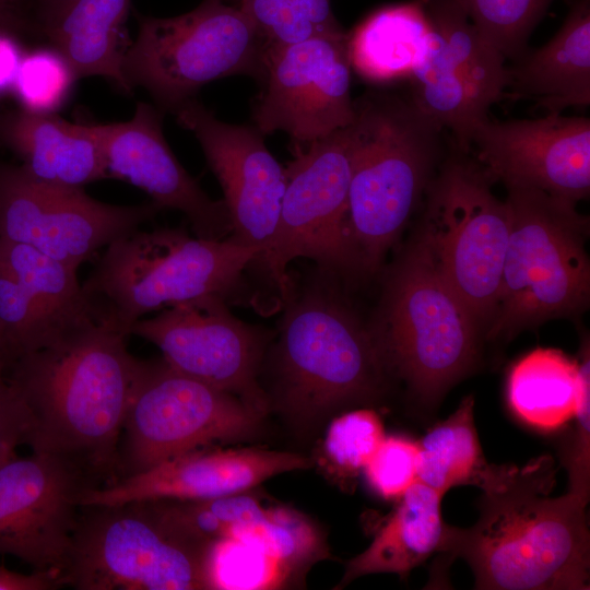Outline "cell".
<instances>
[{
    "mask_svg": "<svg viewBox=\"0 0 590 590\" xmlns=\"http://www.w3.org/2000/svg\"><path fill=\"white\" fill-rule=\"evenodd\" d=\"M126 339L92 320L14 361L8 379L21 442L76 463L95 481L118 480V444L143 366Z\"/></svg>",
    "mask_w": 590,
    "mask_h": 590,
    "instance_id": "cell-1",
    "label": "cell"
},
{
    "mask_svg": "<svg viewBox=\"0 0 590 590\" xmlns=\"http://www.w3.org/2000/svg\"><path fill=\"white\" fill-rule=\"evenodd\" d=\"M555 473L550 456L521 469L504 464L483 491L479 520L464 529L448 526L439 553L463 558L475 589H589V497L568 491L550 498Z\"/></svg>",
    "mask_w": 590,
    "mask_h": 590,
    "instance_id": "cell-2",
    "label": "cell"
},
{
    "mask_svg": "<svg viewBox=\"0 0 590 590\" xmlns=\"http://www.w3.org/2000/svg\"><path fill=\"white\" fill-rule=\"evenodd\" d=\"M354 108L346 233L354 270L374 272L426 193L446 131L398 94L368 91Z\"/></svg>",
    "mask_w": 590,
    "mask_h": 590,
    "instance_id": "cell-3",
    "label": "cell"
},
{
    "mask_svg": "<svg viewBox=\"0 0 590 590\" xmlns=\"http://www.w3.org/2000/svg\"><path fill=\"white\" fill-rule=\"evenodd\" d=\"M273 405L299 433L377 399L389 375L370 331L328 283L291 298L273 350Z\"/></svg>",
    "mask_w": 590,
    "mask_h": 590,
    "instance_id": "cell-4",
    "label": "cell"
},
{
    "mask_svg": "<svg viewBox=\"0 0 590 590\" xmlns=\"http://www.w3.org/2000/svg\"><path fill=\"white\" fill-rule=\"evenodd\" d=\"M82 285L97 320L125 335L150 312L204 295L226 297L257 263V249L191 237L178 228L135 229L105 247Z\"/></svg>",
    "mask_w": 590,
    "mask_h": 590,
    "instance_id": "cell-5",
    "label": "cell"
},
{
    "mask_svg": "<svg viewBox=\"0 0 590 590\" xmlns=\"http://www.w3.org/2000/svg\"><path fill=\"white\" fill-rule=\"evenodd\" d=\"M510 233L486 339H510L543 321L582 312L590 296L588 219L576 202L508 188Z\"/></svg>",
    "mask_w": 590,
    "mask_h": 590,
    "instance_id": "cell-6",
    "label": "cell"
},
{
    "mask_svg": "<svg viewBox=\"0 0 590 590\" xmlns=\"http://www.w3.org/2000/svg\"><path fill=\"white\" fill-rule=\"evenodd\" d=\"M480 327L415 241L388 276L370 331L389 375L429 412L473 366Z\"/></svg>",
    "mask_w": 590,
    "mask_h": 590,
    "instance_id": "cell-7",
    "label": "cell"
},
{
    "mask_svg": "<svg viewBox=\"0 0 590 590\" xmlns=\"http://www.w3.org/2000/svg\"><path fill=\"white\" fill-rule=\"evenodd\" d=\"M266 43L238 5L203 0L172 17L142 16L122 73L162 111L175 113L205 84L229 75H264Z\"/></svg>",
    "mask_w": 590,
    "mask_h": 590,
    "instance_id": "cell-8",
    "label": "cell"
},
{
    "mask_svg": "<svg viewBox=\"0 0 590 590\" xmlns=\"http://www.w3.org/2000/svg\"><path fill=\"white\" fill-rule=\"evenodd\" d=\"M450 144V154L427 188L416 243L481 326L487 323L497 298L510 209L492 192L491 179L469 152Z\"/></svg>",
    "mask_w": 590,
    "mask_h": 590,
    "instance_id": "cell-9",
    "label": "cell"
},
{
    "mask_svg": "<svg viewBox=\"0 0 590 590\" xmlns=\"http://www.w3.org/2000/svg\"><path fill=\"white\" fill-rule=\"evenodd\" d=\"M209 546L177 531L148 502L85 506L63 578L79 590L210 589Z\"/></svg>",
    "mask_w": 590,
    "mask_h": 590,
    "instance_id": "cell-10",
    "label": "cell"
},
{
    "mask_svg": "<svg viewBox=\"0 0 590 590\" xmlns=\"http://www.w3.org/2000/svg\"><path fill=\"white\" fill-rule=\"evenodd\" d=\"M263 417L238 397L175 370L163 358L143 361L122 430L121 476L212 442L252 439Z\"/></svg>",
    "mask_w": 590,
    "mask_h": 590,
    "instance_id": "cell-11",
    "label": "cell"
},
{
    "mask_svg": "<svg viewBox=\"0 0 590 590\" xmlns=\"http://www.w3.org/2000/svg\"><path fill=\"white\" fill-rule=\"evenodd\" d=\"M294 153L285 168L278 233L264 272L282 299L291 292L287 266L294 259H311L329 272L354 270L346 233L350 126L295 146Z\"/></svg>",
    "mask_w": 590,
    "mask_h": 590,
    "instance_id": "cell-12",
    "label": "cell"
},
{
    "mask_svg": "<svg viewBox=\"0 0 590 590\" xmlns=\"http://www.w3.org/2000/svg\"><path fill=\"white\" fill-rule=\"evenodd\" d=\"M130 334L155 344L175 370L238 397L263 415L270 410L258 380L270 332L235 317L225 297L210 294L169 306L138 320Z\"/></svg>",
    "mask_w": 590,
    "mask_h": 590,
    "instance_id": "cell-13",
    "label": "cell"
},
{
    "mask_svg": "<svg viewBox=\"0 0 590 590\" xmlns=\"http://www.w3.org/2000/svg\"><path fill=\"white\" fill-rule=\"evenodd\" d=\"M161 209L117 205L83 188L45 182L21 165L0 163V238L31 246L74 269Z\"/></svg>",
    "mask_w": 590,
    "mask_h": 590,
    "instance_id": "cell-14",
    "label": "cell"
},
{
    "mask_svg": "<svg viewBox=\"0 0 590 590\" xmlns=\"http://www.w3.org/2000/svg\"><path fill=\"white\" fill-rule=\"evenodd\" d=\"M263 61V87L252 110L263 135L283 131L294 148L304 146L353 122L347 33L266 46Z\"/></svg>",
    "mask_w": 590,
    "mask_h": 590,
    "instance_id": "cell-15",
    "label": "cell"
},
{
    "mask_svg": "<svg viewBox=\"0 0 590 590\" xmlns=\"http://www.w3.org/2000/svg\"><path fill=\"white\" fill-rule=\"evenodd\" d=\"M178 125L198 140L217 178L232 222L227 237L258 250L266 272L273 251L285 190V168L255 127L224 122L192 98L174 113Z\"/></svg>",
    "mask_w": 590,
    "mask_h": 590,
    "instance_id": "cell-16",
    "label": "cell"
},
{
    "mask_svg": "<svg viewBox=\"0 0 590 590\" xmlns=\"http://www.w3.org/2000/svg\"><path fill=\"white\" fill-rule=\"evenodd\" d=\"M96 484L76 463L48 453L0 463V554L63 575L81 499Z\"/></svg>",
    "mask_w": 590,
    "mask_h": 590,
    "instance_id": "cell-17",
    "label": "cell"
},
{
    "mask_svg": "<svg viewBox=\"0 0 590 590\" xmlns=\"http://www.w3.org/2000/svg\"><path fill=\"white\" fill-rule=\"evenodd\" d=\"M491 181L578 202L590 191V120L546 114L477 123L469 139Z\"/></svg>",
    "mask_w": 590,
    "mask_h": 590,
    "instance_id": "cell-18",
    "label": "cell"
},
{
    "mask_svg": "<svg viewBox=\"0 0 590 590\" xmlns=\"http://www.w3.org/2000/svg\"><path fill=\"white\" fill-rule=\"evenodd\" d=\"M163 113L139 102L126 121L92 123L108 179L141 189L161 210L181 212L197 237H228L232 222L224 201L209 197L177 160L163 132Z\"/></svg>",
    "mask_w": 590,
    "mask_h": 590,
    "instance_id": "cell-19",
    "label": "cell"
},
{
    "mask_svg": "<svg viewBox=\"0 0 590 590\" xmlns=\"http://www.w3.org/2000/svg\"><path fill=\"white\" fill-rule=\"evenodd\" d=\"M311 461L286 451L262 449L193 450L144 471L88 488L85 506H110L158 499H208L248 492L285 472L308 469Z\"/></svg>",
    "mask_w": 590,
    "mask_h": 590,
    "instance_id": "cell-20",
    "label": "cell"
},
{
    "mask_svg": "<svg viewBox=\"0 0 590 590\" xmlns=\"http://www.w3.org/2000/svg\"><path fill=\"white\" fill-rule=\"evenodd\" d=\"M506 97L533 101L546 114L590 104V0H576L544 46L512 61Z\"/></svg>",
    "mask_w": 590,
    "mask_h": 590,
    "instance_id": "cell-21",
    "label": "cell"
},
{
    "mask_svg": "<svg viewBox=\"0 0 590 590\" xmlns=\"http://www.w3.org/2000/svg\"><path fill=\"white\" fill-rule=\"evenodd\" d=\"M129 8L130 0H40L39 31L79 79L99 76L130 95L122 73Z\"/></svg>",
    "mask_w": 590,
    "mask_h": 590,
    "instance_id": "cell-22",
    "label": "cell"
},
{
    "mask_svg": "<svg viewBox=\"0 0 590 590\" xmlns=\"http://www.w3.org/2000/svg\"><path fill=\"white\" fill-rule=\"evenodd\" d=\"M0 141L42 181L83 188L108 179L92 123L19 109L0 116Z\"/></svg>",
    "mask_w": 590,
    "mask_h": 590,
    "instance_id": "cell-23",
    "label": "cell"
},
{
    "mask_svg": "<svg viewBox=\"0 0 590 590\" xmlns=\"http://www.w3.org/2000/svg\"><path fill=\"white\" fill-rule=\"evenodd\" d=\"M441 494L416 481L398 499L370 545L347 562L340 586L378 573L406 578L412 569L439 552L449 526L441 518Z\"/></svg>",
    "mask_w": 590,
    "mask_h": 590,
    "instance_id": "cell-24",
    "label": "cell"
},
{
    "mask_svg": "<svg viewBox=\"0 0 590 590\" xmlns=\"http://www.w3.org/2000/svg\"><path fill=\"white\" fill-rule=\"evenodd\" d=\"M589 349L574 361L555 349H535L519 358L507 377L512 413L535 429L551 432L571 421L590 393Z\"/></svg>",
    "mask_w": 590,
    "mask_h": 590,
    "instance_id": "cell-25",
    "label": "cell"
},
{
    "mask_svg": "<svg viewBox=\"0 0 590 590\" xmlns=\"http://www.w3.org/2000/svg\"><path fill=\"white\" fill-rule=\"evenodd\" d=\"M432 31L424 0L384 7L347 34L351 67L374 84L410 79L426 52Z\"/></svg>",
    "mask_w": 590,
    "mask_h": 590,
    "instance_id": "cell-26",
    "label": "cell"
},
{
    "mask_svg": "<svg viewBox=\"0 0 590 590\" xmlns=\"http://www.w3.org/2000/svg\"><path fill=\"white\" fill-rule=\"evenodd\" d=\"M417 442V481L442 496L459 485L484 491L500 471L502 465L488 463L483 456L473 396L465 397L447 420L435 424Z\"/></svg>",
    "mask_w": 590,
    "mask_h": 590,
    "instance_id": "cell-27",
    "label": "cell"
},
{
    "mask_svg": "<svg viewBox=\"0 0 590 590\" xmlns=\"http://www.w3.org/2000/svg\"><path fill=\"white\" fill-rule=\"evenodd\" d=\"M0 262L30 293L52 326L63 332L97 320L76 269L44 252L0 238Z\"/></svg>",
    "mask_w": 590,
    "mask_h": 590,
    "instance_id": "cell-28",
    "label": "cell"
},
{
    "mask_svg": "<svg viewBox=\"0 0 590 590\" xmlns=\"http://www.w3.org/2000/svg\"><path fill=\"white\" fill-rule=\"evenodd\" d=\"M424 7L457 69L488 111L504 98L508 84L506 60L481 38L456 0H424Z\"/></svg>",
    "mask_w": 590,
    "mask_h": 590,
    "instance_id": "cell-29",
    "label": "cell"
},
{
    "mask_svg": "<svg viewBox=\"0 0 590 590\" xmlns=\"http://www.w3.org/2000/svg\"><path fill=\"white\" fill-rule=\"evenodd\" d=\"M146 502L177 531L203 544L234 535L267 511L258 498L246 492L208 499Z\"/></svg>",
    "mask_w": 590,
    "mask_h": 590,
    "instance_id": "cell-30",
    "label": "cell"
},
{
    "mask_svg": "<svg viewBox=\"0 0 590 590\" xmlns=\"http://www.w3.org/2000/svg\"><path fill=\"white\" fill-rule=\"evenodd\" d=\"M232 536L257 545L292 576L328 556L316 526L304 515L286 507L267 508L260 520Z\"/></svg>",
    "mask_w": 590,
    "mask_h": 590,
    "instance_id": "cell-31",
    "label": "cell"
},
{
    "mask_svg": "<svg viewBox=\"0 0 590 590\" xmlns=\"http://www.w3.org/2000/svg\"><path fill=\"white\" fill-rule=\"evenodd\" d=\"M266 46L293 44L343 32L331 0H238Z\"/></svg>",
    "mask_w": 590,
    "mask_h": 590,
    "instance_id": "cell-32",
    "label": "cell"
},
{
    "mask_svg": "<svg viewBox=\"0 0 590 590\" xmlns=\"http://www.w3.org/2000/svg\"><path fill=\"white\" fill-rule=\"evenodd\" d=\"M481 38L506 61L527 51L528 39L554 0H456Z\"/></svg>",
    "mask_w": 590,
    "mask_h": 590,
    "instance_id": "cell-33",
    "label": "cell"
},
{
    "mask_svg": "<svg viewBox=\"0 0 590 590\" xmlns=\"http://www.w3.org/2000/svg\"><path fill=\"white\" fill-rule=\"evenodd\" d=\"M63 332L52 326L30 293L0 262V352L9 364L47 346Z\"/></svg>",
    "mask_w": 590,
    "mask_h": 590,
    "instance_id": "cell-34",
    "label": "cell"
},
{
    "mask_svg": "<svg viewBox=\"0 0 590 590\" xmlns=\"http://www.w3.org/2000/svg\"><path fill=\"white\" fill-rule=\"evenodd\" d=\"M78 80L68 60L47 44L24 52L11 93L22 110L57 114Z\"/></svg>",
    "mask_w": 590,
    "mask_h": 590,
    "instance_id": "cell-35",
    "label": "cell"
},
{
    "mask_svg": "<svg viewBox=\"0 0 590 590\" xmlns=\"http://www.w3.org/2000/svg\"><path fill=\"white\" fill-rule=\"evenodd\" d=\"M210 589H264L285 585L292 575L257 545L234 536L209 546Z\"/></svg>",
    "mask_w": 590,
    "mask_h": 590,
    "instance_id": "cell-36",
    "label": "cell"
},
{
    "mask_svg": "<svg viewBox=\"0 0 590 590\" xmlns=\"http://www.w3.org/2000/svg\"><path fill=\"white\" fill-rule=\"evenodd\" d=\"M385 435L379 415L369 409L346 412L329 425L323 455L338 476L350 479L362 471L374 456Z\"/></svg>",
    "mask_w": 590,
    "mask_h": 590,
    "instance_id": "cell-37",
    "label": "cell"
},
{
    "mask_svg": "<svg viewBox=\"0 0 590 590\" xmlns=\"http://www.w3.org/2000/svg\"><path fill=\"white\" fill-rule=\"evenodd\" d=\"M418 442L385 437L363 469L369 487L384 499L398 500L417 481Z\"/></svg>",
    "mask_w": 590,
    "mask_h": 590,
    "instance_id": "cell-38",
    "label": "cell"
},
{
    "mask_svg": "<svg viewBox=\"0 0 590 590\" xmlns=\"http://www.w3.org/2000/svg\"><path fill=\"white\" fill-rule=\"evenodd\" d=\"M9 362L0 352V463L14 458L21 445L17 404L8 379Z\"/></svg>",
    "mask_w": 590,
    "mask_h": 590,
    "instance_id": "cell-39",
    "label": "cell"
},
{
    "mask_svg": "<svg viewBox=\"0 0 590 590\" xmlns=\"http://www.w3.org/2000/svg\"><path fill=\"white\" fill-rule=\"evenodd\" d=\"M66 587L63 575L51 570L22 574L0 565V590H54Z\"/></svg>",
    "mask_w": 590,
    "mask_h": 590,
    "instance_id": "cell-40",
    "label": "cell"
},
{
    "mask_svg": "<svg viewBox=\"0 0 590 590\" xmlns=\"http://www.w3.org/2000/svg\"><path fill=\"white\" fill-rule=\"evenodd\" d=\"M24 52L16 32L0 30V97L12 91Z\"/></svg>",
    "mask_w": 590,
    "mask_h": 590,
    "instance_id": "cell-41",
    "label": "cell"
},
{
    "mask_svg": "<svg viewBox=\"0 0 590 590\" xmlns=\"http://www.w3.org/2000/svg\"><path fill=\"white\" fill-rule=\"evenodd\" d=\"M14 3L9 0H0V30L19 33L23 28V21L17 15Z\"/></svg>",
    "mask_w": 590,
    "mask_h": 590,
    "instance_id": "cell-42",
    "label": "cell"
},
{
    "mask_svg": "<svg viewBox=\"0 0 590 590\" xmlns=\"http://www.w3.org/2000/svg\"><path fill=\"white\" fill-rule=\"evenodd\" d=\"M9 1H11L12 3L15 4V3H16L17 1H20V0H9Z\"/></svg>",
    "mask_w": 590,
    "mask_h": 590,
    "instance_id": "cell-43",
    "label": "cell"
},
{
    "mask_svg": "<svg viewBox=\"0 0 590 590\" xmlns=\"http://www.w3.org/2000/svg\"><path fill=\"white\" fill-rule=\"evenodd\" d=\"M234 1H236V2H237L238 0H234Z\"/></svg>",
    "mask_w": 590,
    "mask_h": 590,
    "instance_id": "cell-44",
    "label": "cell"
}]
</instances>
